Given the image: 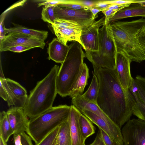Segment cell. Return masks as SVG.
Returning a JSON list of instances; mask_svg holds the SVG:
<instances>
[{
    "label": "cell",
    "mask_w": 145,
    "mask_h": 145,
    "mask_svg": "<svg viewBox=\"0 0 145 145\" xmlns=\"http://www.w3.org/2000/svg\"><path fill=\"white\" fill-rule=\"evenodd\" d=\"M137 2L145 7V0H137Z\"/></svg>",
    "instance_id": "cell-44"
},
{
    "label": "cell",
    "mask_w": 145,
    "mask_h": 145,
    "mask_svg": "<svg viewBox=\"0 0 145 145\" xmlns=\"http://www.w3.org/2000/svg\"><path fill=\"white\" fill-rule=\"evenodd\" d=\"M123 145H145V121L130 119L122 130Z\"/></svg>",
    "instance_id": "cell-9"
},
{
    "label": "cell",
    "mask_w": 145,
    "mask_h": 145,
    "mask_svg": "<svg viewBox=\"0 0 145 145\" xmlns=\"http://www.w3.org/2000/svg\"><path fill=\"white\" fill-rule=\"evenodd\" d=\"M131 62L124 54L117 52L115 69L120 83L126 91L129 90L134 80L130 71Z\"/></svg>",
    "instance_id": "cell-12"
},
{
    "label": "cell",
    "mask_w": 145,
    "mask_h": 145,
    "mask_svg": "<svg viewBox=\"0 0 145 145\" xmlns=\"http://www.w3.org/2000/svg\"><path fill=\"white\" fill-rule=\"evenodd\" d=\"M89 10L91 12L94 17H96L98 15L97 14L99 12L102 11L103 10L94 7L89 8Z\"/></svg>",
    "instance_id": "cell-41"
},
{
    "label": "cell",
    "mask_w": 145,
    "mask_h": 145,
    "mask_svg": "<svg viewBox=\"0 0 145 145\" xmlns=\"http://www.w3.org/2000/svg\"><path fill=\"white\" fill-rule=\"evenodd\" d=\"M99 89L97 104L116 125L121 128L130 120L134 105L129 90L121 86L115 69L92 65Z\"/></svg>",
    "instance_id": "cell-1"
},
{
    "label": "cell",
    "mask_w": 145,
    "mask_h": 145,
    "mask_svg": "<svg viewBox=\"0 0 145 145\" xmlns=\"http://www.w3.org/2000/svg\"><path fill=\"white\" fill-rule=\"evenodd\" d=\"M104 1L108 4H130L131 3L135 2L137 0H103Z\"/></svg>",
    "instance_id": "cell-34"
},
{
    "label": "cell",
    "mask_w": 145,
    "mask_h": 145,
    "mask_svg": "<svg viewBox=\"0 0 145 145\" xmlns=\"http://www.w3.org/2000/svg\"><path fill=\"white\" fill-rule=\"evenodd\" d=\"M79 123L82 134L85 140L95 133V128L91 122L82 113L79 116Z\"/></svg>",
    "instance_id": "cell-24"
},
{
    "label": "cell",
    "mask_w": 145,
    "mask_h": 145,
    "mask_svg": "<svg viewBox=\"0 0 145 145\" xmlns=\"http://www.w3.org/2000/svg\"><path fill=\"white\" fill-rule=\"evenodd\" d=\"M59 68L58 65H55L30 91L24 108L29 119L40 115L52 107L57 93L56 79Z\"/></svg>",
    "instance_id": "cell-3"
},
{
    "label": "cell",
    "mask_w": 145,
    "mask_h": 145,
    "mask_svg": "<svg viewBox=\"0 0 145 145\" xmlns=\"http://www.w3.org/2000/svg\"><path fill=\"white\" fill-rule=\"evenodd\" d=\"M89 77V69L84 63L80 74L69 95L72 98L78 95L83 94Z\"/></svg>",
    "instance_id": "cell-19"
},
{
    "label": "cell",
    "mask_w": 145,
    "mask_h": 145,
    "mask_svg": "<svg viewBox=\"0 0 145 145\" xmlns=\"http://www.w3.org/2000/svg\"><path fill=\"white\" fill-rule=\"evenodd\" d=\"M86 51L85 57L97 67L110 69L115 68L117 50L109 21L99 30L98 50Z\"/></svg>",
    "instance_id": "cell-6"
},
{
    "label": "cell",
    "mask_w": 145,
    "mask_h": 145,
    "mask_svg": "<svg viewBox=\"0 0 145 145\" xmlns=\"http://www.w3.org/2000/svg\"><path fill=\"white\" fill-rule=\"evenodd\" d=\"M102 140L105 145H114V142L109 135L100 129L97 133Z\"/></svg>",
    "instance_id": "cell-30"
},
{
    "label": "cell",
    "mask_w": 145,
    "mask_h": 145,
    "mask_svg": "<svg viewBox=\"0 0 145 145\" xmlns=\"http://www.w3.org/2000/svg\"><path fill=\"white\" fill-rule=\"evenodd\" d=\"M114 145H120V144H119L115 142H114Z\"/></svg>",
    "instance_id": "cell-46"
},
{
    "label": "cell",
    "mask_w": 145,
    "mask_h": 145,
    "mask_svg": "<svg viewBox=\"0 0 145 145\" xmlns=\"http://www.w3.org/2000/svg\"><path fill=\"white\" fill-rule=\"evenodd\" d=\"M60 128L59 126L48 133L37 144L35 145H53L55 141Z\"/></svg>",
    "instance_id": "cell-27"
},
{
    "label": "cell",
    "mask_w": 145,
    "mask_h": 145,
    "mask_svg": "<svg viewBox=\"0 0 145 145\" xmlns=\"http://www.w3.org/2000/svg\"><path fill=\"white\" fill-rule=\"evenodd\" d=\"M13 135L26 132L29 120L24 108L12 106L6 112Z\"/></svg>",
    "instance_id": "cell-14"
},
{
    "label": "cell",
    "mask_w": 145,
    "mask_h": 145,
    "mask_svg": "<svg viewBox=\"0 0 145 145\" xmlns=\"http://www.w3.org/2000/svg\"><path fill=\"white\" fill-rule=\"evenodd\" d=\"M55 145H59L57 142L56 141V142L55 144Z\"/></svg>",
    "instance_id": "cell-45"
},
{
    "label": "cell",
    "mask_w": 145,
    "mask_h": 145,
    "mask_svg": "<svg viewBox=\"0 0 145 145\" xmlns=\"http://www.w3.org/2000/svg\"><path fill=\"white\" fill-rule=\"evenodd\" d=\"M69 49V46L65 45L56 38H53L48 44V59L61 64L65 61Z\"/></svg>",
    "instance_id": "cell-17"
},
{
    "label": "cell",
    "mask_w": 145,
    "mask_h": 145,
    "mask_svg": "<svg viewBox=\"0 0 145 145\" xmlns=\"http://www.w3.org/2000/svg\"><path fill=\"white\" fill-rule=\"evenodd\" d=\"M130 4H112L105 9H112L120 10L122 8L129 6Z\"/></svg>",
    "instance_id": "cell-36"
},
{
    "label": "cell",
    "mask_w": 145,
    "mask_h": 145,
    "mask_svg": "<svg viewBox=\"0 0 145 145\" xmlns=\"http://www.w3.org/2000/svg\"><path fill=\"white\" fill-rule=\"evenodd\" d=\"M56 140L54 142V143L53 144V145H55V143H56Z\"/></svg>",
    "instance_id": "cell-47"
},
{
    "label": "cell",
    "mask_w": 145,
    "mask_h": 145,
    "mask_svg": "<svg viewBox=\"0 0 145 145\" xmlns=\"http://www.w3.org/2000/svg\"><path fill=\"white\" fill-rule=\"evenodd\" d=\"M99 87L98 80L96 76L93 73V76L89 88L83 94L82 97L86 99L97 104Z\"/></svg>",
    "instance_id": "cell-25"
},
{
    "label": "cell",
    "mask_w": 145,
    "mask_h": 145,
    "mask_svg": "<svg viewBox=\"0 0 145 145\" xmlns=\"http://www.w3.org/2000/svg\"><path fill=\"white\" fill-rule=\"evenodd\" d=\"M14 145H23L21 142L20 135H13Z\"/></svg>",
    "instance_id": "cell-42"
},
{
    "label": "cell",
    "mask_w": 145,
    "mask_h": 145,
    "mask_svg": "<svg viewBox=\"0 0 145 145\" xmlns=\"http://www.w3.org/2000/svg\"><path fill=\"white\" fill-rule=\"evenodd\" d=\"M7 143L0 135V145H7Z\"/></svg>",
    "instance_id": "cell-43"
},
{
    "label": "cell",
    "mask_w": 145,
    "mask_h": 145,
    "mask_svg": "<svg viewBox=\"0 0 145 145\" xmlns=\"http://www.w3.org/2000/svg\"><path fill=\"white\" fill-rule=\"evenodd\" d=\"M54 6H51L42 8L41 13L42 19L44 22L51 24H53L56 19L54 11Z\"/></svg>",
    "instance_id": "cell-26"
},
{
    "label": "cell",
    "mask_w": 145,
    "mask_h": 145,
    "mask_svg": "<svg viewBox=\"0 0 145 145\" xmlns=\"http://www.w3.org/2000/svg\"><path fill=\"white\" fill-rule=\"evenodd\" d=\"M136 16L145 17V7L137 1L118 11L109 21L112 23L124 18Z\"/></svg>",
    "instance_id": "cell-18"
},
{
    "label": "cell",
    "mask_w": 145,
    "mask_h": 145,
    "mask_svg": "<svg viewBox=\"0 0 145 145\" xmlns=\"http://www.w3.org/2000/svg\"><path fill=\"white\" fill-rule=\"evenodd\" d=\"M51 26L57 38L63 44L67 45L68 41L77 42L86 51L81 39L82 31L81 29L71 28H61L56 27L52 25H51Z\"/></svg>",
    "instance_id": "cell-16"
},
{
    "label": "cell",
    "mask_w": 145,
    "mask_h": 145,
    "mask_svg": "<svg viewBox=\"0 0 145 145\" xmlns=\"http://www.w3.org/2000/svg\"><path fill=\"white\" fill-rule=\"evenodd\" d=\"M105 22L104 16L99 20L95 21L87 29L82 31L81 39L86 49L85 51H98L99 30Z\"/></svg>",
    "instance_id": "cell-13"
},
{
    "label": "cell",
    "mask_w": 145,
    "mask_h": 145,
    "mask_svg": "<svg viewBox=\"0 0 145 145\" xmlns=\"http://www.w3.org/2000/svg\"><path fill=\"white\" fill-rule=\"evenodd\" d=\"M72 103L80 111L84 109L87 110L102 118L107 123L112 132L114 142L120 145H123L121 128L108 118L97 104L86 99L82 95H78L72 98Z\"/></svg>",
    "instance_id": "cell-7"
},
{
    "label": "cell",
    "mask_w": 145,
    "mask_h": 145,
    "mask_svg": "<svg viewBox=\"0 0 145 145\" xmlns=\"http://www.w3.org/2000/svg\"><path fill=\"white\" fill-rule=\"evenodd\" d=\"M54 11L56 19L74 22L80 26L82 30L90 26L98 16L94 17L89 10H74L59 6H54Z\"/></svg>",
    "instance_id": "cell-8"
},
{
    "label": "cell",
    "mask_w": 145,
    "mask_h": 145,
    "mask_svg": "<svg viewBox=\"0 0 145 145\" xmlns=\"http://www.w3.org/2000/svg\"><path fill=\"white\" fill-rule=\"evenodd\" d=\"M44 41L27 35L16 32L8 33L1 40L0 52L6 51L10 48L17 46H24L42 49L45 45Z\"/></svg>",
    "instance_id": "cell-10"
},
{
    "label": "cell",
    "mask_w": 145,
    "mask_h": 145,
    "mask_svg": "<svg viewBox=\"0 0 145 145\" xmlns=\"http://www.w3.org/2000/svg\"><path fill=\"white\" fill-rule=\"evenodd\" d=\"M81 113L89 119L91 122L106 133L114 142L113 135L107 123L101 118L94 113L86 110H82Z\"/></svg>",
    "instance_id": "cell-21"
},
{
    "label": "cell",
    "mask_w": 145,
    "mask_h": 145,
    "mask_svg": "<svg viewBox=\"0 0 145 145\" xmlns=\"http://www.w3.org/2000/svg\"><path fill=\"white\" fill-rule=\"evenodd\" d=\"M89 145H105L101 138L97 133L93 142Z\"/></svg>",
    "instance_id": "cell-40"
},
{
    "label": "cell",
    "mask_w": 145,
    "mask_h": 145,
    "mask_svg": "<svg viewBox=\"0 0 145 145\" xmlns=\"http://www.w3.org/2000/svg\"><path fill=\"white\" fill-rule=\"evenodd\" d=\"M0 82L7 94L8 106L24 109L28 97L26 89L18 82L8 78L0 77Z\"/></svg>",
    "instance_id": "cell-11"
},
{
    "label": "cell",
    "mask_w": 145,
    "mask_h": 145,
    "mask_svg": "<svg viewBox=\"0 0 145 145\" xmlns=\"http://www.w3.org/2000/svg\"><path fill=\"white\" fill-rule=\"evenodd\" d=\"M32 48H33L32 47L26 46H17L10 48L6 51H10L14 52L20 53Z\"/></svg>",
    "instance_id": "cell-33"
},
{
    "label": "cell",
    "mask_w": 145,
    "mask_h": 145,
    "mask_svg": "<svg viewBox=\"0 0 145 145\" xmlns=\"http://www.w3.org/2000/svg\"><path fill=\"white\" fill-rule=\"evenodd\" d=\"M56 141L59 145H72L69 118L60 125Z\"/></svg>",
    "instance_id": "cell-22"
},
{
    "label": "cell",
    "mask_w": 145,
    "mask_h": 145,
    "mask_svg": "<svg viewBox=\"0 0 145 145\" xmlns=\"http://www.w3.org/2000/svg\"><path fill=\"white\" fill-rule=\"evenodd\" d=\"M57 6L74 10L86 11L89 10V8L88 7L80 4L70 3L69 0H66L65 3L60 4Z\"/></svg>",
    "instance_id": "cell-29"
},
{
    "label": "cell",
    "mask_w": 145,
    "mask_h": 145,
    "mask_svg": "<svg viewBox=\"0 0 145 145\" xmlns=\"http://www.w3.org/2000/svg\"><path fill=\"white\" fill-rule=\"evenodd\" d=\"M0 96L5 101L7 102L8 100L7 94L4 87L1 82H0Z\"/></svg>",
    "instance_id": "cell-38"
},
{
    "label": "cell",
    "mask_w": 145,
    "mask_h": 145,
    "mask_svg": "<svg viewBox=\"0 0 145 145\" xmlns=\"http://www.w3.org/2000/svg\"><path fill=\"white\" fill-rule=\"evenodd\" d=\"M117 52L123 54L131 62L145 61V50L138 38L145 29V18L130 21H118L110 24Z\"/></svg>",
    "instance_id": "cell-2"
},
{
    "label": "cell",
    "mask_w": 145,
    "mask_h": 145,
    "mask_svg": "<svg viewBox=\"0 0 145 145\" xmlns=\"http://www.w3.org/2000/svg\"><path fill=\"white\" fill-rule=\"evenodd\" d=\"M12 23L14 26V27L6 29L8 33L11 32L21 33L30 35L44 41L47 38L48 32L47 31L29 29L16 24Z\"/></svg>",
    "instance_id": "cell-20"
},
{
    "label": "cell",
    "mask_w": 145,
    "mask_h": 145,
    "mask_svg": "<svg viewBox=\"0 0 145 145\" xmlns=\"http://www.w3.org/2000/svg\"><path fill=\"white\" fill-rule=\"evenodd\" d=\"M138 39L139 44L145 50V29L140 33Z\"/></svg>",
    "instance_id": "cell-37"
},
{
    "label": "cell",
    "mask_w": 145,
    "mask_h": 145,
    "mask_svg": "<svg viewBox=\"0 0 145 145\" xmlns=\"http://www.w3.org/2000/svg\"><path fill=\"white\" fill-rule=\"evenodd\" d=\"M98 1L69 0L70 3L80 4L89 8L93 7Z\"/></svg>",
    "instance_id": "cell-31"
},
{
    "label": "cell",
    "mask_w": 145,
    "mask_h": 145,
    "mask_svg": "<svg viewBox=\"0 0 145 145\" xmlns=\"http://www.w3.org/2000/svg\"><path fill=\"white\" fill-rule=\"evenodd\" d=\"M14 132L9 122L6 112L3 111L0 114V135L7 142Z\"/></svg>",
    "instance_id": "cell-23"
},
{
    "label": "cell",
    "mask_w": 145,
    "mask_h": 145,
    "mask_svg": "<svg viewBox=\"0 0 145 145\" xmlns=\"http://www.w3.org/2000/svg\"><path fill=\"white\" fill-rule=\"evenodd\" d=\"M65 61L57 76V93L62 97L69 96L80 74L85 57L82 46L77 42L71 44Z\"/></svg>",
    "instance_id": "cell-4"
},
{
    "label": "cell",
    "mask_w": 145,
    "mask_h": 145,
    "mask_svg": "<svg viewBox=\"0 0 145 145\" xmlns=\"http://www.w3.org/2000/svg\"><path fill=\"white\" fill-rule=\"evenodd\" d=\"M7 28L5 27L3 20L1 22L0 25V39H2L5 36L6 34H8Z\"/></svg>",
    "instance_id": "cell-39"
},
{
    "label": "cell",
    "mask_w": 145,
    "mask_h": 145,
    "mask_svg": "<svg viewBox=\"0 0 145 145\" xmlns=\"http://www.w3.org/2000/svg\"><path fill=\"white\" fill-rule=\"evenodd\" d=\"M119 10L112 9H105L102 12L105 15V21H109L110 19L113 17Z\"/></svg>",
    "instance_id": "cell-32"
},
{
    "label": "cell",
    "mask_w": 145,
    "mask_h": 145,
    "mask_svg": "<svg viewBox=\"0 0 145 145\" xmlns=\"http://www.w3.org/2000/svg\"><path fill=\"white\" fill-rule=\"evenodd\" d=\"M71 106L60 105L30 119L26 132L36 145L48 133L69 118Z\"/></svg>",
    "instance_id": "cell-5"
},
{
    "label": "cell",
    "mask_w": 145,
    "mask_h": 145,
    "mask_svg": "<svg viewBox=\"0 0 145 145\" xmlns=\"http://www.w3.org/2000/svg\"><path fill=\"white\" fill-rule=\"evenodd\" d=\"M51 25L61 28H71L82 29L80 26L76 22L64 19H56L54 23Z\"/></svg>",
    "instance_id": "cell-28"
},
{
    "label": "cell",
    "mask_w": 145,
    "mask_h": 145,
    "mask_svg": "<svg viewBox=\"0 0 145 145\" xmlns=\"http://www.w3.org/2000/svg\"><path fill=\"white\" fill-rule=\"evenodd\" d=\"M110 5V4H108L105 2L103 0H100L98 1L97 3L92 7L100 8L104 10Z\"/></svg>",
    "instance_id": "cell-35"
},
{
    "label": "cell",
    "mask_w": 145,
    "mask_h": 145,
    "mask_svg": "<svg viewBox=\"0 0 145 145\" xmlns=\"http://www.w3.org/2000/svg\"><path fill=\"white\" fill-rule=\"evenodd\" d=\"M71 107L69 120L72 145H86L79 125V118L81 113L73 105Z\"/></svg>",
    "instance_id": "cell-15"
}]
</instances>
